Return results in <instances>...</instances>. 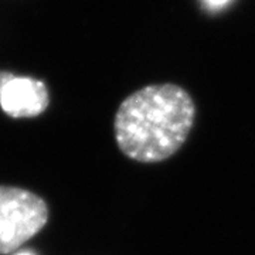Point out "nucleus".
I'll return each mask as SVG.
<instances>
[{
    "mask_svg": "<svg viewBox=\"0 0 255 255\" xmlns=\"http://www.w3.org/2000/svg\"><path fill=\"white\" fill-rule=\"evenodd\" d=\"M16 255H34L33 253H30V251H23V253H18Z\"/></svg>",
    "mask_w": 255,
    "mask_h": 255,
    "instance_id": "423d86ee",
    "label": "nucleus"
},
{
    "mask_svg": "<svg viewBox=\"0 0 255 255\" xmlns=\"http://www.w3.org/2000/svg\"><path fill=\"white\" fill-rule=\"evenodd\" d=\"M196 114L193 97L180 85H146L119 104L114 118L115 142L133 162L160 163L187 142Z\"/></svg>",
    "mask_w": 255,
    "mask_h": 255,
    "instance_id": "f257e3e1",
    "label": "nucleus"
},
{
    "mask_svg": "<svg viewBox=\"0 0 255 255\" xmlns=\"http://www.w3.org/2000/svg\"><path fill=\"white\" fill-rule=\"evenodd\" d=\"M48 91L41 81L28 77H13L0 95V107L13 118H31L48 107Z\"/></svg>",
    "mask_w": 255,
    "mask_h": 255,
    "instance_id": "7ed1b4c3",
    "label": "nucleus"
},
{
    "mask_svg": "<svg viewBox=\"0 0 255 255\" xmlns=\"http://www.w3.org/2000/svg\"><path fill=\"white\" fill-rule=\"evenodd\" d=\"M14 75H11L10 73H6V71H0V95H1V92L3 90L6 88V85L11 81V78H13Z\"/></svg>",
    "mask_w": 255,
    "mask_h": 255,
    "instance_id": "20e7f679",
    "label": "nucleus"
},
{
    "mask_svg": "<svg viewBox=\"0 0 255 255\" xmlns=\"http://www.w3.org/2000/svg\"><path fill=\"white\" fill-rule=\"evenodd\" d=\"M48 220L46 201L31 191L0 186V254L17 250Z\"/></svg>",
    "mask_w": 255,
    "mask_h": 255,
    "instance_id": "f03ea898",
    "label": "nucleus"
},
{
    "mask_svg": "<svg viewBox=\"0 0 255 255\" xmlns=\"http://www.w3.org/2000/svg\"><path fill=\"white\" fill-rule=\"evenodd\" d=\"M211 3H214V4H221V3H226L227 0H210Z\"/></svg>",
    "mask_w": 255,
    "mask_h": 255,
    "instance_id": "39448f33",
    "label": "nucleus"
}]
</instances>
